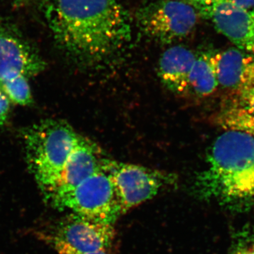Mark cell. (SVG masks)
<instances>
[{"label": "cell", "mask_w": 254, "mask_h": 254, "mask_svg": "<svg viewBox=\"0 0 254 254\" xmlns=\"http://www.w3.org/2000/svg\"><path fill=\"white\" fill-rule=\"evenodd\" d=\"M58 44L87 65L101 63L131 40L129 17L118 0H43Z\"/></svg>", "instance_id": "6da1fadb"}, {"label": "cell", "mask_w": 254, "mask_h": 254, "mask_svg": "<svg viewBox=\"0 0 254 254\" xmlns=\"http://www.w3.org/2000/svg\"><path fill=\"white\" fill-rule=\"evenodd\" d=\"M195 193L237 210L254 207V136L227 130L217 137L206 166L195 179Z\"/></svg>", "instance_id": "7a4b0ae2"}, {"label": "cell", "mask_w": 254, "mask_h": 254, "mask_svg": "<svg viewBox=\"0 0 254 254\" xmlns=\"http://www.w3.org/2000/svg\"><path fill=\"white\" fill-rule=\"evenodd\" d=\"M82 137L67 123L56 120L33 125L25 133L28 168L47 199L59 185L65 165Z\"/></svg>", "instance_id": "3957f363"}, {"label": "cell", "mask_w": 254, "mask_h": 254, "mask_svg": "<svg viewBox=\"0 0 254 254\" xmlns=\"http://www.w3.org/2000/svg\"><path fill=\"white\" fill-rule=\"evenodd\" d=\"M48 200L56 208L108 223H115L123 214L118 192L107 169L73 188L57 192Z\"/></svg>", "instance_id": "277c9868"}, {"label": "cell", "mask_w": 254, "mask_h": 254, "mask_svg": "<svg viewBox=\"0 0 254 254\" xmlns=\"http://www.w3.org/2000/svg\"><path fill=\"white\" fill-rule=\"evenodd\" d=\"M107 170L115 184L123 214L154 198L160 190L177 182L173 174L110 159Z\"/></svg>", "instance_id": "5b68a950"}, {"label": "cell", "mask_w": 254, "mask_h": 254, "mask_svg": "<svg viewBox=\"0 0 254 254\" xmlns=\"http://www.w3.org/2000/svg\"><path fill=\"white\" fill-rule=\"evenodd\" d=\"M199 14L182 0H158L138 12L140 28L147 36L162 43H173L190 35Z\"/></svg>", "instance_id": "8992f818"}, {"label": "cell", "mask_w": 254, "mask_h": 254, "mask_svg": "<svg viewBox=\"0 0 254 254\" xmlns=\"http://www.w3.org/2000/svg\"><path fill=\"white\" fill-rule=\"evenodd\" d=\"M113 225L71 213L58 222L53 232H40L39 236L57 239L79 252H108L115 238Z\"/></svg>", "instance_id": "52a82bcc"}, {"label": "cell", "mask_w": 254, "mask_h": 254, "mask_svg": "<svg viewBox=\"0 0 254 254\" xmlns=\"http://www.w3.org/2000/svg\"><path fill=\"white\" fill-rule=\"evenodd\" d=\"M199 16L210 20L217 31L238 49L254 54V10L241 9L218 0Z\"/></svg>", "instance_id": "ba28073f"}, {"label": "cell", "mask_w": 254, "mask_h": 254, "mask_svg": "<svg viewBox=\"0 0 254 254\" xmlns=\"http://www.w3.org/2000/svg\"><path fill=\"white\" fill-rule=\"evenodd\" d=\"M46 63L31 46L17 35L0 26V81L41 73Z\"/></svg>", "instance_id": "9c48e42d"}, {"label": "cell", "mask_w": 254, "mask_h": 254, "mask_svg": "<svg viewBox=\"0 0 254 254\" xmlns=\"http://www.w3.org/2000/svg\"><path fill=\"white\" fill-rule=\"evenodd\" d=\"M109 160L99 146L82 137L65 165L59 185L48 200L57 192L73 188L92 175L106 170Z\"/></svg>", "instance_id": "30bf717a"}, {"label": "cell", "mask_w": 254, "mask_h": 254, "mask_svg": "<svg viewBox=\"0 0 254 254\" xmlns=\"http://www.w3.org/2000/svg\"><path fill=\"white\" fill-rule=\"evenodd\" d=\"M219 85L237 92L254 86V54L237 48L215 53Z\"/></svg>", "instance_id": "8fae6325"}, {"label": "cell", "mask_w": 254, "mask_h": 254, "mask_svg": "<svg viewBox=\"0 0 254 254\" xmlns=\"http://www.w3.org/2000/svg\"><path fill=\"white\" fill-rule=\"evenodd\" d=\"M196 56L183 46L171 47L162 55L159 62V77L175 94L190 93V73Z\"/></svg>", "instance_id": "7c38bea8"}, {"label": "cell", "mask_w": 254, "mask_h": 254, "mask_svg": "<svg viewBox=\"0 0 254 254\" xmlns=\"http://www.w3.org/2000/svg\"><path fill=\"white\" fill-rule=\"evenodd\" d=\"M218 86L215 53L206 52L197 55L190 73V92L198 97L209 96Z\"/></svg>", "instance_id": "4fadbf2b"}, {"label": "cell", "mask_w": 254, "mask_h": 254, "mask_svg": "<svg viewBox=\"0 0 254 254\" xmlns=\"http://www.w3.org/2000/svg\"><path fill=\"white\" fill-rule=\"evenodd\" d=\"M219 125L227 130L245 132L254 136V115L239 106L232 107L219 114Z\"/></svg>", "instance_id": "5bb4252c"}, {"label": "cell", "mask_w": 254, "mask_h": 254, "mask_svg": "<svg viewBox=\"0 0 254 254\" xmlns=\"http://www.w3.org/2000/svg\"><path fill=\"white\" fill-rule=\"evenodd\" d=\"M0 88L15 104L26 106L33 103L31 87L26 76H18L3 80L0 81Z\"/></svg>", "instance_id": "9a60e30c"}, {"label": "cell", "mask_w": 254, "mask_h": 254, "mask_svg": "<svg viewBox=\"0 0 254 254\" xmlns=\"http://www.w3.org/2000/svg\"><path fill=\"white\" fill-rule=\"evenodd\" d=\"M230 254H254V227H245L237 232Z\"/></svg>", "instance_id": "2e32d148"}, {"label": "cell", "mask_w": 254, "mask_h": 254, "mask_svg": "<svg viewBox=\"0 0 254 254\" xmlns=\"http://www.w3.org/2000/svg\"><path fill=\"white\" fill-rule=\"evenodd\" d=\"M45 242L49 244L53 249L56 250L58 254H110L107 251H101V252H84L76 251L68 247L66 244L61 241L53 238V237L46 236H40Z\"/></svg>", "instance_id": "e0dca14e"}, {"label": "cell", "mask_w": 254, "mask_h": 254, "mask_svg": "<svg viewBox=\"0 0 254 254\" xmlns=\"http://www.w3.org/2000/svg\"><path fill=\"white\" fill-rule=\"evenodd\" d=\"M238 106L254 115V86L237 92Z\"/></svg>", "instance_id": "ac0fdd59"}, {"label": "cell", "mask_w": 254, "mask_h": 254, "mask_svg": "<svg viewBox=\"0 0 254 254\" xmlns=\"http://www.w3.org/2000/svg\"><path fill=\"white\" fill-rule=\"evenodd\" d=\"M10 101L4 91L0 88V125H3L7 120L10 111Z\"/></svg>", "instance_id": "d6986e66"}, {"label": "cell", "mask_w": 254, "mask_h": 254, "mask_svg": "<svg viewBox=\"0 0 254 254\" xmlns=\"http://www.w3.org/2000/svg\"><path fill=\"white\" fill-rule=\"evenodd\" d=\"M194 7L198 14L218 0H182Z\"/></svg>", "instance_id": "ffe728a7"}, {"label": "cell", "mask_w": 254, "mask_h": 254, "mask_svg": "<svg viewBox=\"0 0 254 254\" xmlns=\"http://www.w3.org/2000/svg\"><path fill=\"white\" fill-rule=\"evenodd\" d=\"M237 7L247 10H254V0H222Z\"/></svg>", "instance_id": "44dd1931"}]
</instances>
